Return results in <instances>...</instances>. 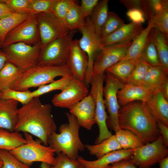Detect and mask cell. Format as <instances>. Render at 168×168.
<instances>
[{"label": "cell", "mask_w": 168, "mask_h": 168, "mask_svg": "<svg viewBox=\"0 0 168 168\" xmlns=\"http://www.w3.org/2000/svg\"><path fill=\"white\" fill-rule=\"evenodd\" d=\"M52 111L50 104H43L39 97H34L18 109L14 131L34 135L48 146L49 137L57 129Z\"/></svg>", "instance_id": "6da1fadb"}, {"label": "cell", "mask_w": 168, "mask_h": 168, "mask_svg": "<svg viewBox=\"0 0 168 168\" xmlns=\"http://www.w3.org/2000/svg\"><path fill=\"white\" fill-rule=\"evenodd\" d=\"M26 142L24 137L20 132L0 128V149L10 151Z\"/></svg>", "instance_id": "f1b7e54d"}, {"label": "cell", "mask_w": 168, "mask_h": 168, "mask_svg": "<svg viewBox=\"0 0 168 168\" xmlns=\"http://www.w3.org/2000/svg\"><path fill=\"white\" fill-rule=\"evenodd\" d=\"M2 91L0 90V97L2 95Z\"/></svg>", "instance_id": "94428289"}, {"label": "cell", "mask_w": 168, "mask_h": 168, "mask_svg": "<svg viewBox=\"0 0 168 168\" xmlns=\"http://www.w3.org/2000/svg\"><path fill=\"white\" fill-rule=\"evenodd\" d=\"M18 102L0 98V128L14 131L16 122Z\"/></svg>", "instance_id": "44dd1931"}, {"label": "cell", "mask_w": 168, "mask_h": 168, "mask_svg": "<svg viewBox=\"0 0 168 168\" xmlns=\"http://www.w3.org/2000/svg\"><path fill=\"white\" fill-rule=\"evenodd\" d=\"M0 98L4 100H14L20 102L22 105L30 102L34 98L31 91L29 90L18 91L9 88L2 91Z\"/></svg>", "instance_id": "8d00e7d4"}, {"label": "cell", "mask_w": 168, "mask_h": 168, "mask_svg": "<svg viewBox=\"0 0 168 168\" xmlns=\"http://www.w3.org/2000/svg\"><path fill=\"white\" fill-rule=\"evenodd\" d=\"M7 61V57L2 49H0V70Z\"/></svg>", "instance_id": "db71d44e"}, {"label": "cell", "mask_w": 168, "mask_h": 168, "mask_svg": "<svg viewBox=\"0 0 168 168\" xmlns=\"http://www.w3.org/2000/svg\"><path fill=\"white\" fill-rule=\"evenodd\" d=\"M89 93L88 87L84 82L72 76L66 87L54 95L51 101L55 106L70 110Z\"/></svg>", "instance_id": "9a60e30c"}, {"label": "cell", "mask_w": 168, "mask_h": 168, "mask_svg": "<svg viewBox=\"0 0 168 168\" xmlns=\"http://www.w3.org/2000/svg\"><path fill=\"white\" fill-rule=\"evenodd\" d=\"M168 149L161 135L154 141L134 149L130 161L139 168H149L168 156Z\"/></svg>", "instance_id": "30bf717a"}, {"label": "cell", "mask_w": 168, "mask_h": 168, "mask_svg": "<svg viewBox=\"0 0 168 168\" xmlns=\"http://www.w3.org/2000/svg\"><path fill=\"white\" fill-rule=\"evenodd\" d=\"M14 13L5 3L0 1V20Z\"/></svg>", "instance_id": "816d5d0a"}, {"label": "cell", "mask_w": 168, "mask_h": 168, "mask_svg": "<svg viewBox=\"0 0 168 168\" xmlns=\"http://www.w3.org/2000/svg\"><path fill=\"white\" fill-rule=\"evenodd\" d=\"M114 135L122 149H135L144 144L138 136L127 130L120 129Z\"/></svg>", "instance_id": "836d02e7"}, {"label": "cell", "mask_w": 168, "mask_h": 168, "mask_svg": "<svg viewBox=\"0 0 168 168\" xmlns=\"http://www.w3.org/2000/svg\"><path fill=\"white\" fill-rule=\"evenodd\" d=\"M168 74L161 65L150 66L142 86L152 91L159 89L162 84L168 78Z\"/></svg>", "instance_id": "d4e9b609"}, {"label": "cell", "mask_w": 168, "mask_h": 168, "mask_svg": "<svg viewBox=\"0 0 168 168\" xmlns=\"http://www.w3.org/2000/svg\"><path fill=\"white\" fill-rule=\"evenodd\" d=\"M88 63L87 56L80 48L78 40H73L66 63L72 76L84 82Z\"/></svg>", "instance_id": "2e32d148"}, {"label": "cell", "mask_w": 168, "mask_h": 168, "mask_svg": "<svg viewBox=\"0 0 168 168\" xmlns=\"http://www.w3.org/2000/svg\"><path fill=\"white\" fill-rule=\"evenodd\" d=\"M159 90L164 97L168 100V78H167L161 86Z\"/></svg>", "instance_id": "f5cc1de1"}, {"label": "cell", "mask_w": 168, "mask_h": 168, "mask_svg": "<svg viewBox=\"0 0 168 168\" xmlns=\"http://www.w3.org/2000/svg\"><path fill=\"white\" fill-rule=\"evenodd\" d=\"M158 163L160 168H168V157L162 159Z\"/></svg>", "instance_id": "11a10c76"}, {"label": "cell", "mask_w": 168, "mask_h": 168, "mask_svg": "<svg viewBox=\"0 0 168 168\" xmlns=\"http://www.w3.org/2000/svg\"><path fill=\"white\" fill-rule=\"evenodd\" d=\"M134 149H121L109 153L94 161H88L78 156L77 161L86 168H108L114 163L130 160Z\"/></svg>", "instance_id": "ac0fdd59"}, {"label": "cell", "mask_w": 168, "mask_h": 168, "mask_svg": "<svg viewBox=\"0 0 168 168\" xmlns=\"http://www.w3.org/2000/svg\"><path fill=\"white\" fill-rule=\"evenodd\" d=\"M78 168H86L81 164V165Z\"/></svg>", "instance_id": "91938a15"}, {"label": "cell", "mask_w": 168, "mask_h": 168, "mask_svg": "<svg viewBox=\"0 0 168 168\" xmlns=\"http://www.w3.org/2000/svg\"><path fill=\"white\" fill-rule=\"evenodd\" d=\"M146 103L157 121L168 126V100L164 97L160 90H155Z\"/></svg>", "instance_id": "7402d4cb"}, {"label": "cell", "mask_w": 168, "mask_h": 168, "mask_svg": "<svg viewBox=\"0 0 168 168\" xmlns=\"http://www.w3.org/2000/svg\"><path fill=\"white\" fill-rule=\"evenodd\" d=\"M140 58L146 61L150 66L161 65L158 53L154 44L148 40Z\"/></svg>", "instance_id": "ab89813d"}, {"label": "cell", "mask_w": 168, "mask_h": 168, "mask_svg": "<svg viewBox=\"0 0 168 168\" xmlns=\"http://www.w3.org/2000/svg\"><path fill=\"white\" fill-rule=\"evenodd\" d=\"M41 48L40 41L34 45L16 43L3 46L2 49L7 61L13 64L23 73L38 64Z\"/></svg>", "instance_id": "8992f818"}, {"label": "cell", "mask_w": 168, "mask_h": 168, "mask_svg": "<svg viewBox=\"0 0 168 168\" xmlns=\"http://www.w3.org/2000/svg\"><path fill=\"white\" fill-rule=\"evenodd\" d=\"M154 28L168 38V5L166 6L152 21Z\"/></svg>", "instance_id": "b9f144b4"}, {"label": "cell", "mask_w": 168, "mask_h": 168, "mask_svg": "<svg viewBox=\"0 0 168 168\" xmlns=\"http://www.w3.org/2000/svg\"><path fill=\"white\" fill-rule=\"evenodd\" d=\"M24 133L26 142L10 152L22 162L29 166L35 162L54 165L55 150L34 140L31 134Z\"/></svg>", "instance_id": "5b68a950"}, {"label": "cell", "mask_w": 168, "mask_h": 168, "mask_svg": "<svg viewBox=\"0 0 168 168\" xmlns=\"http://www.w3.org/2000/svg\"><path fill=\"white\" fill-rule=\"evenodd\" d=\"M31 1V0H0L13 12L19 13H29V7Z\"/></svg>", "instance_id": "ee69618b"}, {"label": "cell", "mask_w": 168, "mask_h": 168, "mask_svg": "<svg viewBox=\"0 0 168 168\" xmlns=\"http://www.w3.org/2000/svg\"><path fill=\"white\" fill-rule=\"evenodd\" d=\"M85 21L80 6L76 3L68 11L63 22L69 30L72 31L80 30L84 26Z\"/></svg>", "instance_id": "4dcf8cb0"}, {"label": "cell", "mask_w": 168, "mask_h": 168, "mask_svg": "<svg viewBox=\"0 0 168 168\" xmlns=\"http://www.w3.org/2000/svg\"><path fill=\"white\" fill-rule=\"evenodd\" d=\"M167 5V0H142L141 10L148 23L154 19Z\"/></svg>", "instance_id": "d6a6232c"}, {"label": "cell", "mask_w": 168, "mask_h": 168, "mask_svg": "<svg viewBox=\"0 0 168 168\" xmlns=\"http://www.w3.org/2000/svg\"><path fill=\"white\" fill-rule=\"evenodd\" d=\"M65 114L68 123L60 125L59 133L55 132L50 136L48 144L57 154L62 153L72 159L77 160L79 152L85 148L79 137L80 126L74 115L69 112Z\"/></svg>", "instance_id": "3957f363"}, {"label": "cell", "mask_w": 168, "mask_h": 168, "mask_svg": "<svg viewBox=\"0 0 168 168\" xmlns=\"http://www.w3.org/2000/svg\"><path fill=\"white\" fill-rule=\"evenodd\" d=\"M132 41L104 46L94 62L93 77L105 73L106 70L124 56Z\"/></svg>", "instance_id": "5bb4252c"}, {"label": "cell", "mask_w": 168, "mask_h": 168, "mask_svg": "<svg viewBox=\"0 0 168 168\" xmlns=\"http://www.w3.org/2000/svg\"><path fill=\"white\" fill-rule=\"evenodd\" d=\"M72 76L66 65H37L22 73L11 89L18 91H26L31 87H39L50 83L58 77Z\"/></svg>", "instance_id": "277c9868"}, {"label": "cell", "mask_w": 168, "mask_h": 168, "mask_svg": "<svg viewBox=\"0 0 168 168\" xmlns=\"http://www.w3.org/2000/svg\"><path fill=\"white\" fill-rule=\"evenodd\" d=\"M126 15L131 22L137 24H142L145 21L144 14L139 9L133 8L127 10Z\"/></svg>", "instance_id": "7dc6e473"}, {"label": "cell", "mask_w": 168, "mask_h": 168, "mask_svg": "<svg viewBox=\"0 0 168 168\" xmlns=\"http://www.w3.org/2000/svg\"><path fill=\"white\" fill-rule=\"evenodd\" d=\"M37 19L41 48L71 31L64 22L51 12L40 13L37 15Z\"/></svg>", "instance_id": "7c38bea8"}, {"label": "cell", "mask_w": 168, "mask_h": 168, "mask_svg": "<svg viewBox=\"0 0 168 168\" xmlns=\"http://www.w3.org/2000/svg\"><path fill=\"white\" fill-rule=\"evenodd\" d=\"M29 14L15 13L0 20V40L2 43L7 34L24 21Z\"/></svg>", "instance_id": "1f68e13d"}, {"label": "cell", "mask_w": 168, "mask_h": 168, "mask_svg": "<svg viewBox=\"0 0 168 168\" xmlns=\"http://www.w3.org/2000/svg\"><path fill=\"white\" fill-rule=\"evenodd\" d=\"M3 165V162L0 158V168H2Z\"/></svg>", "instance_id": "6f0895ef"}, {"label": "cell", "mask_w": 168, "mask_h": 168, "mask_svg": "<svg viewBox=\"0 0 168 168\" xmlns=\"http://www.w3.org/2000/svg\"><path fill=\"white\" fill-rule=\"evenodd\" d=\"M22 73L16 66L7 61L0 70V90L11 88Z\"/></svg>", "instance_id": "83f0119b"}, {"label": "cell", "mask_w": 168, "mask_h": 168, "mask_svg": "<svg viewBox=\"0 0 168 168\" xmlns=\"http://www.w3.org/2000/svg\"><path fill=\"white\" fill-rule=\"evenodd\" d=\"M125 24L124 21L113 12H109L102 27L100 37L103 39L114 32Z\"/></svg>", "instance_id": "e575fe53"}, {"label": "cell", "mask_w": 168, "mask_h": 168, "mask_svg": "<svg viewBox=\"0 0 168 168\" xmlns=\"http://www.w3.org/2000/svg\"><path fill=\"white\" fill-rule=\"evenodd\" d=\"M3 46V43L0 40V49H2Z\"/></svg>", "instance_id": "680465c9"}, {"label": "cell", "mask_w": 168, "mask_h": 168, "mask_svg": "<svg viewBox=\"0 0 168 168\" xmlns=\"http://www.w3.org/2000/svg\"><path fill=\"white\" fill-rule=\"evenodd\" d=\"M138 60H121L107 68L105 71L126 84L128 83Z\"/></svg>", "instance_id": "484cf974"}, {"label": "cell", "mask_w": 168, "mask_h": 168, "mask_svg": "<svg viewBox=\"0 0 168 168\" xmlns=\"http://www.w3.org/2000/svg\"><path fill=\"white\" fill-rule=\"evenodd\" d=\"M75 31L57 38L41 48L38 64L41 65H66Z\"/></svg>", "instance_id": "52a82bcc"}, {"label": "cell", "mask_w": 168, "mask_h": 168, "mask_svg": "<svg viewBox=\"0 0 168 168\" xmlns=\"http://www.w3.org/2000/svg\"><path fill=\"white\" fill-rule=\"evenodd\" d=\"M51 165L42 162L40 165V168H50Z\"/></svg>", "instance_id": "9f6ffc18"}, {"label": "cell", "mask_w": 168, "mask_h": 168, "mask_svg": "<svg viewBox=\"0 0 168 168\" xmlns=\"http://www.w3.org/2000/svg\"><path fill=\"white\" fill-rule=\"evenodd\" d=\"M62 77L48 84L39 87L37 89L31 91V95L34 97L40 96L55 90L63 91L69 83L72 77Z\"/></svg>", "instance_id": "d590c367"}, {"label": "cell", "mask_w": 168, "mask_h": 168, "mask_svg": "<svg viewBox=\"0 0 168 168\" xmlns=\"http://www.w3.org/2000/svg\"><path fill=\"white\" fill-rule=\"evenodd\" d=\"M119 2L123 4L127 10L133 8L141 10L142 0H120Z\"/></svg>", "instance_id": "681fc988"}, {"label": "cell", "mask_w": 168, "mask_h": 168, "mask_svg": "<svg viewBox=\"0 0 168 168\" xmlns=\"http://www.w3.org/2000/svg\"><path fill=\"white\" fill-rule=\"evenodd\" d=\"M155 91L149 90L142 85L128 83L124 84L117 92L119 104L122 106L135 101L146 103Z\"/></svg>", "instance_id": "d6986e66"}, {"label": "cell", "mask_w": 168, "mask_h": 168, "mask_svg": "<svg viewBox=\"0 0 168 168\" xmlns=\"http://www.w3.org/2000/svg\"><path fill=\"white\" fill-rule=\"evenodd\" d=\"M144 29L142 24L131 22L125 24L117 30L101 39L103 46L133 40Z\"/></svg>", "instance_id": "ffe728a7"}, {"label": "cell", "mask_w": 168, "mask_h": 168, "mask_svg": "<svg viewBox=\"0 0 168 168\" xmlns=\"http://www.w3.org/2000/svg\"><path fill=\"white\" fill-rule=\"evenodd\" d=\"M108 168H138L129 160L121 161L110 165Z\"/></svg>", "instance_id": "f907efd6"}, {"label": "cell", "mask_w": 168, "mask_h": 168, "mask_svg": "<svg viewBox=\"0 0 168 168\" xmlns=\"http://www.w3.org/2000/svg\"><path fill=\"white\" fill-rule=\"evenodd\" d=\"M168 39L164 34L153 27L149 33L147 40L154 44L161 65L168 72Z\"/></svg>", "instance_id": "cb8c5ba5"}, {"label": "cell", "mask_w": 168, "mask_h": 168, "mask_svg": "<svg viewBox=\"0 0 168 168\" xmlns=\"http://www.w3.org/2000/svg\"><path fill=\"white\" fill-rule=\"evenodd\" d=\"M153 27L152 21L148 22L147 27L132 40L125 55L121 60L139 59L147 44L149 33Z\"/></svg>", "instance_id": "603a6c76"}, {"label": "cell", "mask_w": 168, "mask_h": 168, "mask_svg": "<svg viewBox=\"0 0 168 168\" xmlns=\"http://www.w3.org/2000/svg\"><path fill=\"white\" fill-rule=\"evenodd\" d=\"M157 126L160 134L162 137L165 145L168 146V126L164 123L157 121Z\"/></svg>", "instance_id": "c3c4849f"}, {"label": "cell", "mask_w": 168, "mask_h": 168, "mask_svg": "<svg viewBox=\"0 0 168 168\" xmlns=\"http://www.w3.org/2000/svg\"><path fill=\"white\" fill-rule=\"evenodd\" d=\"M69 110L70 113L75 117L80 126L88 130L92 129L96 124L95 105L89 93Z\"/></svg>", "instance_id": "e0dca14e"}, {"label": "cell", "mask_w": 168, "mask_h": 168, "mask_svg": "<svg viewBox=\"0 0 168 168\" xmlns=\"http://www.w3.org/2000/svg\"><path fill=\"white\" fill-rule=\"evenodd\" d=\"M105 73L93 77L89 92L95 105L96 123L98 125L99 135L95 141V144L100 143L112 134L109 130L107 124L108 116L106 111L103 94V83Z\"/></svg>", "instance_id": "9c48e42d"}, {"label": "cell", "mask_w": 168, "mask_h": 168, "mask_svg": "<svg viewBox=\"0 0 168 168\" xmlns=\"http://www.w3.org/2000/svg\"><path fill=\"white\" fill-rule=\"evenodd\" d=\"M98 0H82L80 8L85 18L89 17Z\"/></svg>", "instance_id": "bcb514c9"}, {"label": "cell", "mask_w": 168, "mask_h": 168, "mask_svg": "<svg viewBox=\"0 0 168 168\" xmlns=\"http://www.w3.org/2000/svg\"><path fill=\"white\" fill-rule=\"evenodd\" d=\"M85 147L90 154L95 156L97 159L112 152L122 149L114 135H112L99 143L86 144Z\"/></svg>", "instance_id": "4316f807"}, {"label": "cell", "mask_w": 168, "mask_h": 168, "mask_svg": "<svg viewBox=\"0 0 168 168\" xmlns=\"http://www.w3.org/2000/svg\"><path fill=\"white\" fill-rule=\"evenodd\" d=\"M150 66V65L147 63L140 58L137 62L128 83L142 85L143 79Z\"/></svg>", "instance_id": "74e56055"}, {"label": "cell", "mask_w": 168, "mask_h": 168, "mask_svg": "<svg viewBox=\"0 0 168 168\" xmlns=\"http://www.w3.org/2000/svg\"><path fill=\"white\" fill-rule=\"evenodd\" d=\"M57 154L55 162L50 168H78L81 165L77 160L72 159L62 153Z\"/></svg>", "instance_id": "f6af8a7d"}, {"label": "cell", "mask_w": 168, "mask_h": 168, "mask_svg": "<svg viewBox=\"0 0 168 168\" xmlns=\"http://www.w3.org/2000/svg\"><path fill=\"white\" fill-rule=\"evenodd\" d=\"M104 81L105 84L103 86V94L105 107L109 114L108 123L110 128L116 132L120 129L118 120L120 107L118 103L117 93L124 84L106 71L105 72Z\"/></svg>", "instance_id": "8fae6325"}, {"label": "cell", "mask_w": 168, "mask_h": 168, "mask_svg": "<svg viewBox=\"0 0 168 168\" xmlns=\"http://www.w3.org/2000/svg\"><path fill=\"white\" fill-rule=\"evenodd\" d=\"M37 15L29 14L27 18L6 35L3 46L18 42L34 45L40 41Z\"/></svg>", "instance_id": "4fadbf2b"}, {"label": "cell", "mask_w": 168, "mask_h": 168, "mask_svg": "<svg viewBox=\"0 0 168 168\" xmlns=\"http://www.w3.org/2000/svg\"><path fill=\"white\" fill-rule=\"evenodd\" d=\"M0 158L3 162L2 168H30L22 162L10 151L0 149Z\"/></svg>", "instance_id": "f35d334b"}, {"label": "cell", "mask_w": 168, "mask_h": 168, "mask_svg": "<svg viewBox=\"0 0 168 168\" xmlns=\"http://www.w3.org/2000/svg\"><path fill=\"white\" fill-rule=\"evenodd\" d=\"M55 0H31L29 14H38L40 13L51 12L52 5Z\"/></svg>", "instance_id": "7bdbcfd3"}, {"label": "cell", "mask_w": 168, "mask_h": 168, "mask_svg": "<svg viewBox=\"0 0 168 168\" xmlns=\"http://www.w3.org/2000/svg\"><path fill=\"white\" fill-rule=\"evenodd\" d=\"M108 2V0H99L89 16L96 33L100 36L109 12Z\"/></svg>", "instance_id": "f546056e"}, {"label": "cell", "mask_w": 168, "mask_h": 168, "mask_svg": "<svg viewBox=\"0 0 168 168\" xmlns=\"http://www.w3.org/2000/svg\"><path fill=\"white\" fill-rule=\"evenodd\" d=\"M76 3V1L74 0H55L51 12L63 22L69 9Z\"/></svg>", "instance_id": "60d3db41"}, {"label": "cell", "mask_w": 168, "mask_h": 168, "mask_svg": "<svg viewBox=\"0 0 168 168\" xmlns=\"http://www.w3.org/2000/svg\"><path fill=\"white\" fill-rule=\"evenodd\" d=\"M118 120L120 129L132 132L144 144L154 141L160 134L157 120L145 102L135 101L121 106Z\"/></svg>", "instance_id": "7a4b0ae2"}, {"label": "cell", "mask_w": 168, "mask_h": 168, "mask_svg": "<svg viewBox=\"0 0 168 168\" xmlns=\"http://www.w3.org/2000/svg\"><path fill=\"white\" fill-rule=\"evenodd\" d=\"M79 30L82 36L78 40L79 44L81 49L86 54L88 59L84 82L89 87L93 77V66L95 60L104 46L101 38L95 31L89 17L86 18L84 26Z\"/></svg>", "instance_id": "ba28073f"}]
</instances>
